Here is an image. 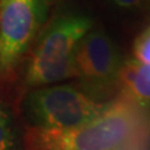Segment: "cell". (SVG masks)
Returning a JSON list of instances; mask_svg holds the SVG:
<instances>
[{"label": "cell", "mask_w": 150, "mask_h": 150, "mask_svg": "<svg viewBox=\"0 0 150 150\" xmlns=\"http://www.w3.org/2000/svg\"><path fill=\"white\" fill-rule=\"evenodd\" d=\"M91 26V19L79 14H64L50 21L39 36L28 63L26 86H49L76 78L75 51Z\"/></svg>", "instance_id": "cell-2"}, {"label": "cell", "mask_w": 150, "mask_h": 150, "mask_svg": "<svg viewBox=\"0 0 150 150\" xmlns=\"http://www.w3.org/2000/svg\"><path fill=\"white\" fill-rule=\"evenodd\" d=\"M114 4H116L120 8H124V9H133V8H137L140 5L142 0H110Z\"/></svg>", "instance_id": "cell-9"}, {"label": "cell", "mask_w": 150, "mask_h": 150, "mask_svg": "<svg viewBox=\"0 0 150 150\" xmlns=\"http://www.w3.org/2000/svg\"><path fill=\"white\" fill-rule=\"evenodd\" d=\"M150 143V114L115 98L94 120L69 130L30 128L25 150H129Z\"/></svg>", "instance_id": "cell-1"}, {"label": "cell", "mask_w": 150, "mask_h": 150, "mask_svg": "<svg viewBox=\"0 0 150 150\" xmlns=\"http://www.w3.org/2000/svg\"><path fill=\"white\" fill-rule=\"evenodd\" d=\"M109 103L96 101L80 88L54 85L34 89L26 96L25 110L31 128L69 130L98 118Z\"/></svg>", "instance_id": "cell-3"}, {"label": "cell", "mask_w": 150, "mask_h": 150, "mask_svg": "<svg viewBox=\"0 0 150 150\" xmlns=\"http://www.w3.org/2000/svg\"><path fill=\"white\" fill-rule=\"evenodd\" d=\"M145 1H150V0H145Z\"/></svg>", "instance_id": "cell-10"}, {"label": "cell", "mask_w": 150, "mask_h": 150, "mask_svg": "<svg viewBox=\"0 0 150 150\" xmlns=\"http://www.w3.org/2000/svg\"><path fill=\"white\" fill-rule=\"evenodd\" d=\"M134 59L143 64L150 65V26H148L134 40Z\"/></svg>", "instance_id": "cell-8"}, {"label": "cell", "mask_w": 150, "mask_h": 150, "mask_svg": "<svg viewBox=\"0 0 150 150\" xmlns=\"http://www.w3.org/2000/svg\"><path fill=\"white\" fill-rule=\"evenodd\" d=\"M49 0H0V73L16 67L41 30Z\"/></svg>", "instance_id": "cell-5"}, {"label": "cell", "mask_w": 150, "mask_h": 150, "mask_svg": "<svg viewBox=\"0 0 150 150\" xmlns=\"http://www.w3.org/2000/svg\"><path fill=\"white\" fill-rule=\"evenodd\" d=\"M118 96L144 109L150 106V65L135 59L123 62L118 81Z\"/></svg>", "instance_id": "cell-6"}, {"label": "cell", "mask_w": 150, "mask_h": 150, "mask_svg": "<svg viewBox=\"0 0 150 150\" xmlns=\"http://www.w3.org/2000/svg\"><path fill=\"white\" fill-rule=\"evenodd\" d=\"M0 150H15L10 118L1 105H0Z\"/></svg>", "instance_id": "cell-7"}, {"label": "cell", "mask_w": 150, "mask_h": 150, "mask_svg": "<svg viewBox=\"0 0 150 150\" xmlns=\"http://www.w3.org/2000/svg\"><path fill=\"white\" fill-rule=\"evenodd\" d=\"M121 65L116 45L101 30H90L75 51V73L80 89L100 103L111 101L109 98L118 94Z\"/></svg>", "instance_id": "cell-4"}]
</instances>
